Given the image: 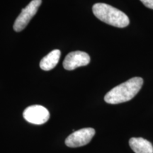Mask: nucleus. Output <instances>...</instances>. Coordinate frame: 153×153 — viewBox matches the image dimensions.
Wrapping results in <instances>:
<instances>
[{
    "mask_svg": "<svg viewBox=\"0 0 153 153\" xmlns=\"http://www.w3.org/2000/svg\"><path fill=\"white\" fill-rule=\"evenodd\" d=\"M24 119L35 125L45 123L50 118V113L46 108L41 105H33L27 107L23 113Z\"/></svg>",
    "mask_w": 153,
    "mask_h": 153,
    "instance_id": "4",
    "label": "nucleus"
},
{
    "mask_svg": "<svg viewBox=\"0 0 153 153\" xmlns=\"http://www.w3.org/2000/svg\"><path fill=\"white\" fill-rule=\"evenodd\" d=\"M61 52L60 50H54L44 57L40 62V68L44 71L53 70L60 60Z\"/></svg>",
    "mask_w": 153,
    "mask_h": 153,
    "instance_id": "8",
    "label": "nucleus"
},
{
    "mask_svg": "<svg viewBox=\"0 0 153 153\" xmlns=\"http://www.w3.org/2000/svg\"><path fill=\"white\" fill-rule=\"evenodd\" d=\"M94 16L101 22L118 28H125L130 24L129 18L125 13L104 3H97L93 6Z\"/></svg>",
    "mask_w": 153,
    "mask_h": 153,
    "instance_id": "2",
    "label": "nucleus"
},
{
    "mask_svg": "<svg viewBox=\"0 0 153 153\" xmlns=\"http://www.w3.org/2000/svg\"><path fill=\"white\" fill-rule=\"evenodd\" d=\"M90 62V57L83 51H74L68 53L64 61L63 67L67 70H74L79 67L86 66Z\"/></svg>",
    "mask_w": 153,
    "mask_h": 153,
    "instance_id": "6",
    "label": "nucleus"
},
{
    "mask_svg": "<svg viewBox=\"0 0 153 153\" xmlns=\"http://www.w3.org/2000/svg\"><path fill=\"white\" fill-rule=\"evenodd\" d=\"M95 130L92 128H85L74 131L65 140V145L69 148H78L90 143L95 135Z\"/></svg>",
    "mask_w": 153,
    "mask_h": 153,
    "instance_id": "5",
    "label": "nucleus"
},
{
    "mask_svg": "<svg viewBox=\"0 0 153 153\" xmlns=\"http://www.w3.org/2000/svg\"><path fill=\"white\" fill-rule=\"evenodd\" d=\"M41 2L42 0H32L24 9H23L14 22V29L15 31H22L27 26L31 19L37 13Z\"/></svg>",
    "mask_w": 153,
    "mask_h": 153,
    "instance_id": "3",
    "label": "nucleus"
},
{
    "mask_svg": "<svg viewBox=\"0 0 153 153\" xmlns=\"http://www.w3.org/2000/svg\"><path fill=\"white\" fill-rule=\"evenodd\" d=\"M143 85L141 77H133L113 88L105 95L104 101L111 104H118L131 100L140 90Z\"/></svg>",
    "mask_w": 153,
    "mask_h": 153,
    "instance_id": "1",
    "label": "nucleus"
},
{
    "mask_svg": "<svg viewBox=\"0 0 153 153\" xmlns=\"http://www.w3.org/2000/svg\"><path fill=\"white\" fill-rule=\"evenodd\" d=\"M140 1L146 7L153 9V0H140Z\"/></svg>",
    "mask_w": 153,
    "mask_h": 153,
    "instance_id": "9",
    "label": "nucleus"
},
{
    "mask_svg": "<svg viewBox=\"0 0 153 153\" xmlns=\"http://www.w3.org/2000/svg\"><path fill=\"white\" fill-rule=\"evenodd\" d=\"M129 145L135 153H153V146L150 141L143 137H132Z\"/></svg>",
    "mask_w": 153,
    "mask_h": 153,
    "instance_id": "7",
    "label": "nucleus"
}]
</instances>
